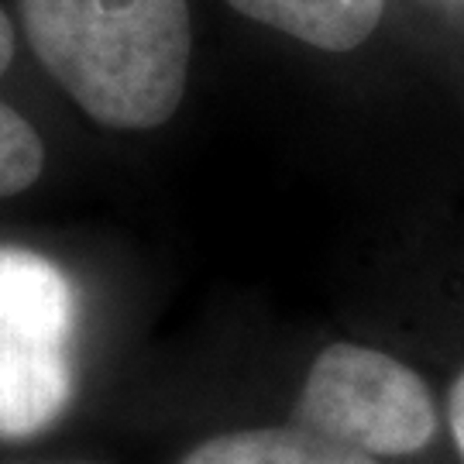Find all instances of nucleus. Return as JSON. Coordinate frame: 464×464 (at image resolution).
Returning <instances> with one entry per match:
<instances>
[{
	"mask_svg": "<svg viewBox=\"0 0 464 464\" xmlns=\"http://www.w3.org/2000/svg\"><path fill=\"white\" fill-rule=\"evenodd\" d=\"M296 423L372 458H406L437 433V402L420 372L379 348L337 341L316 354Z\"/></svg>",
	"mask_w": 464,
	"mask_h": 464,
	"instance_id": "obj_3",
	"label": "nucleus"
},
{
	"mask_svg": "<svg viewBox=\"0 0 464 464\" xmlns=\"http://www.w3.org/2000/svg\"><path fill=\"white\" fill-rule=\"evenodd\" d=\"M76 296L55 262L0 248V437L45 430L72 399Z\"/></svg>",
	"mask_w": 464,
	"mask_h": 464,
	"instance_id": "obj_2",
	"label": "nucleus"
},
{
	"mask_svg": "<svg viewBox=\"0 0 464 464\" xmlns=\"http://www.w3.org/2000/svg\"><path fill=\"white\" fill-rule=\"evenodd\" d=\"M179 464H379V458L334 444L306 427H255L203 440Z\"/></svg>",
	"mask_w": 464,
	"mask_h": 464,
	"instance_id": "obj_5",
	"label": "nucleus"
},
{
	"mask_svg": "<svg viewBox=\"0 0 464 464\" xmlns=\"http://www.w3.org/2000/svg\"><path fill=\"white\" fill-rule=\"evenodd\" d=\"M237 14L320 52H351L375 34L385 0H227Z\"/></svg>",
	"mask_w": 464,
	"mask_h": 464,
	"instance_id": "obj_4",
	"label": "nucleus"
},
{
	"mask_svg": "<svg viewBox=\"0 0 464 464\" xmlns=\"http://www.w3.org/2000/svg\"><path fill=\"white\" fill-rule=\"evenodd\" d=\"M38 63L86 114L149 131L189 80V0H17Z\"/></svg>",
	"mask_w": 464,
	"mask_h": 464,
	"instance_id": "obj_1",
	"label": "nucleus"
},
{
	"mask_svg": "<svg viewBox=\"0 0 464 464\" xmlns=\"http://www.w3.org/2000/svg\"><path fill=\"white\" fill-rule=\"evenodd\" d=\"M11 59H14V24H11V17L4 14V7H0V80H4V72L11 66Z\"/></svg>",
	"mask_w": 464,
	"mask_h": 464,
	"instance_id": "obj_8",
	"label": "nucleus"
},
{
	"mask_svg": "<svg viewBox=\"0 0 464 464\" xmlns=\"http://www.w3.org/2000/svg\"><path fill=\"white\" fill-rule=\"evenodd\" d=\"M448 420H450V433H454V444H458V454H461V464H464V372L454 379V385H450Z\"/></svg>",
	"mask_w": 464,
	"mask_h": 464,
	"instance_id": "obj_7",
	"label": "nucleus"
},
{
	"mask_svg": "<svg viewBox=\"0 0 464 464\" xmlns=\"http://www.w3.org/2000/svg\"><path fill=\"white\" fill-rule=\"evenodd\" d=\"M45 145L11 103L0 100V197H14L42 176Z\"/></svg>",
	"mask_w": 464,
	"mask_h": 464,
	"instance_id": "obj_6",
	"label": "nucleus"
}]
</instances>
